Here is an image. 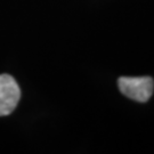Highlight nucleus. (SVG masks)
I'll return each mask as SVG.
<instances>
[{
	"mask_svg": "<svg viewBox=\"0 0 154 154\" xmlns=\"http://www.w3.org/2000/svg\"><path fill=\"white\" fill-rule=\"evenodd\" d=\"M118 87L126 97L139 103H146L153 95L154 81L151 77H121Z\"/></svg>",
	"mask_w": 154,
	"mask_h": 154,
	"instance_id": "f257e3e1",
	"label": "nucleus"
},
{
	"mask_svg": "<svg viewBox=\"0 0 154 154\" xmlns=\"http://www.w3.org/2000/svg\"><path fill=\"white\" fill-rule=\"evenodd\" d=\"M21 98L18 83L9 74H0V116L11 114Z\"/></svg>",
	"mask_w": 154,
	"mask_h": 154,
	"instance_id": "f03ea898",
	"label": "nucleus"
}]
</instances>
